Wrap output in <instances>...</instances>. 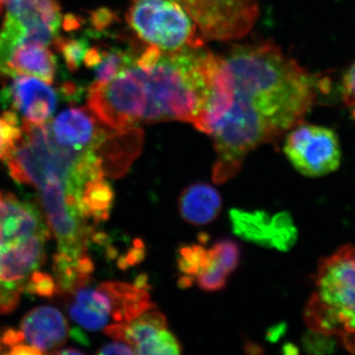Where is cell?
<instances>
[{"instance_id":"1","label":"cell","mask_w":355,"mask_h":355,"mask_svg":"<svg viewBox=\"0 0 355 355\" xmlns=\"http://www.w3.org/2000/svg\"><path fill=\"white\" fill-rule=\"evenodd\" d=\"M221 60L232 99L209 135L217 155L212 175L217 184L234 177L257 147L304 121L324 87V79L272 42L236 46Z\"/></svg>"},{"instance_id":"2","label":"cell","mask_w":355,"mask_h":355,"mask_svg":"<svg viewBox=\"0 0 355 355\" xmlns=\"http://www.w3.org/2000/svg\"><path fill=\"white\" fill-rule=\"evenodd\" d=\"M214 57L205 46L164 53L147 44L111 80L89 87L88 108L114 130L168 121L193 125L209 93Z\"/></svg>"},{"instance_id":"3","label":"cell","mask_w":355,"mask_h":355,"mask_svg":"<svg viewBox=\"0 0 355 355\" xmlns=\"http://www.w3.org/2000/svg\"><path fill=\"white\" fill-rule=\"evenodd\" d=\"M316 291L305 308L310 330L336 338L338 331L355 318V245L340 248L320 263Z\"/></svg>"},{"instance_id":"4","label":"cell","mask_w":355,"mask_h":355,"mask_svg":"<svg viewBox=\"0 0 355 355\" xmlns=\"http://www.w3.org/2000/svg\"><path fill=\"white\" fill-rule=\"evenodd\" d=\"M146 284L108 282L97 287H78L70 292V317L88 331L128 323L154 307Z\"/></svg>"},{"instance_id":"5","label":"cell","mask_w":355,"mask_h":355,"mask_svg":"<svg viewBox=\"0 0 355 355\" xmlns=\"http://www.w3.org/2000/svg\"><path fill=\"white\" fill-rule=\"evenodd\" d=\"M127 21L141 41L164 53L205 46L195 22L177 0H135Z\"/></svg>"},{"instance_id":"6","label":"cell","mask_w":355,"mask_h":355,"mask_svg":"<svg viewBox=\"0 0 355 355\" xmlns=\"http://www.w3.org/2000/svg\"><path fill=\"white\" fill-rule=\"evenodd\" d=\"M203 40L231 41L251 31L260 14L258 0H177Z\"/></svg>"},{"instance_id":"7","label":"cell","mask_w":355,"mask_h":355,"mask_svg":"<svg viewBox=\"0 0 355 355\" xmlns=\"http://www.w3.org/2000/svg\"><path fill=\"white\" fill-rule=\"evenodd\" d=\"M284 154L300 174L309 178L336 171L342 161V148L335 130L304 121L287 133Z\"/></svg>"},{"instance_id":"8","label":"cell","mask_w":355,"mask_h":355,"mask_svg":"<svg viewBox=\"0 0 355 355\" xmlns=\"http://www.w3.org/2000/svg\"><path fill=\"white\" fill-rule=\"evenodd\" d=\"M114 340L132 345L135 354H180L182 345L168 329L165 315L155 308L125 324H116L103 330Z\"/></svg>"},{"instance_id":"9","label":"cell","mask_w":355,"mask_h":355,"mask_svg":"<svg viewBox=\"0 0 355 355\" xmlns=\"http://www.w3.org/2000/svg\"><path fill=\"white\" fill-rule=\"evenodd\" d=\"M229 216L234 234L258 246L287 252L297 241V228L287 212L270 216L263 210L235 209Z\"/></svg>"},{"instance_id":"10","label":"cell","mask_w":355,"mask_h":355,"mask_svg":"<svg viewBox=\"0 0 355 355\" xmlns=\"http://www.w3.org/2000/svg\"><path fill=\"white\" fill-rule=\"evenodd\" d=\"M49 237L44 217L33 203L0 191V253Z\"/></svg>"},{"instance_id":"11","label":"cell","mask_w":355,"mask_h":355,"mask_svg":"<svg viewBox=\"0 0 355 355\" xmlns=\"http://www.w3.org/2000/svg\"><path fill=\"white\" fill-rule=\"evenodd\" d=\"M0 6L6 8L3 24L24 41L49 44L57 39L62 23L57 0H0Z\"/></svg>"},{"instance_id":"12","label":"cell","mask_w":355,"mask_h":355,"mask_svg":"<svg viewBox=\"0 0 355 355\" xmlns=\"http://www.w3.org/2000/svg\"><path fill=\"white\" fill-rule=\"evenodd\" d=\"M39 78L16 76L4 97L14 113L22 116L23 123L42 125L49 123L57 108L58 94L55 89Z\"/></svg>"},{"instance_id":"13","label":"cell","mask_w":355,"mask_h":355,"mask_svg":"<svg viewBox=\"0 0 355 355\" xmlns=\"http://www.w3.org/2000/svg\"><path fill=\"white\" fill-rule=\"evenodd\" d=\"M21 343L40 354L62 347L70 335L69 324L62 313L51 306L30 311L21 323Z\"/></svg>"},{"instance_id":"14","label":"cell","mask_w":355,"mask_h":355,"mask_svg":"<svg viewBox=\"0 0 355 355\" xmlns=\"http://www.w3.org/2000/svg\"><path fill=\"white\" fill-rule=\"evenodd\" d=\"M57 72V62L46 44L36 41L21 43L9 53L2 74L9 76H34L53 83Z\"/></svg>"},{"instance_id":"15","label":"cell","mask_w":355,"mask_h":355,"mask_svg":"<svg viewBox=\"0 0 355 355\" xmlns=\"http://www.w3.org/2000/svg\"><path fill=\"white\" fill-rule=\"evenodd\" d=\"M241 250L230 239L219 240L209 248V260L196 282L207 292L220 291L227 284L229 277L240 263Z\"/></svg>"},{"instance_id":"16","label":"cell","mask_w":355,"mask_h":355,"mask_svg":"<svg viewBox=\"0 0 355 355\" xmlns=\"http://www.w3.org/2000/svg\"><path fill=\"white\" fill-rule=\"evenodd\" d=\"M221 209L220 193L209 184H191L180 196V214L184 221L193 225H207L216 220Z\"/></svg>"},{"instance_id":"17","label":"cell","mask_w":355,"mask_h":355,"mask_svg":"<svg viewBox=\"0 0 355 355\" xmlns=\"http://www.w3.org/2000/svg\"><path fill=\"white\" fill-rule=\"evenodd\" d=\"M209 248L205 245L191 244L181 247L178 252V268L181 273L179 284L190 286L196 282L207 261Z\"/></svg>"},{"instance_id":"18","label":"cell","mask_w":355,"mask_h":355,"mask_svg":"<svg viewBox=\"0 0 355 355\" xmlns=\"http://www.w3.org/2000/svg\"><path fill=\"white\" fill-rule=\"evenodd\" d=\"M22 137V128L18 125V116L14 112H6L0 116V159L6 158Z\"/></svg>"},{"instance_id":"19","label":"cell","mask_w":355,"mask_h":355,"mask_svg":"<svg viewBox=\"0 0 355 355\" xmlns=\"http://www.w3.org/2000/svg\"><path fill=\"white\" fill-rule=\"evenodd\" d=\"M55 46L62 53L65 64L72 71H76L81 64L89 46L87 40L84 39H55Z\"/></svg>"},{"instance_id":"20","label":"cell","mask_w":355,"mask_h":355,"mask_svg":"<svg viewBox=\"0 0 355 355\" xmlns=\"http://www.w3.org/2000/svg\"><path fill=\"white\" fill-rule=\"evenodd\" d=\"M335 336L324 335L319 331L310 330L303 336V347L308 354H324L334 352L336 347Z\"/></svg>"},{"instance_id":"21","label":"cell","mask_w":355,"mask_h":355,"mask_svg":"<svg viewBox=\"0 0 355 355\" xmlns=\"http://www.w3.org/2000/svg\"><path fill=\"white\" fill-rule=\"evenodd\" d=\"M25 289L28 293L51 297L57 291V284L55 279L46 273L34 272L27 280Z\"/></svg>"},{"instance_id":"22","label":"cell","mask_w":355,"mask_h":355,"mask_svg":"<svg viewBox=\"0 0 355 355\" xmlns=\"http://www.w3.org/2000/svg\"><path fill=\"white\" fill-rule=\"evenodd\" d=\"M340 92L343 104L355 121V60L343 73Z\"/></svg>"},{"instance_id":"23","label":"cell","mask_w":355,"mask_h":355,"mask_svg":"<svg viewBox=\"0 0 355 355\" xmlns=\"http://www.w3.org/2000/svg\"><path fill=\"white\" fill-rule=\"evenodd\" d=\"M20 291L0 286V313L8 314L12 312L20 300Z\"/></svg>"},{"instance_id":"24","label":"cell","mask_w":355,"mask_h":355,"mask_svg":"<svg viewBox=\"0 0 355 355\" xmlns=\"http://www.w3.org/2000/svg\"><path fill=\"white\" fill-rule=\"evenodd\" d=\"M336 340H338L345 349L355 354V318L343 324L336 336Z\"/></svg>"},{"instance_id":"25","label":"cell","mask_w":355,"mask_h":355,"mask_svg":"<svg viewBox=\"0 0 355 355\" xmlns=\"http://www.w3.org/2000/svg\"><path fill=\"white\" fill-rule=\"evenodd\" d=\"M99 354H135L132 345L125 342L118 340L116 343H108L100 349Z\"/></svg>"},{"instance_id":"26","label":"cell","mask_w":355,"mask_h":355,"mask_svg":"<svg viewBox=\"0 0 355 355\" xmlns=\"http://www.w3.org/2000/svg\"><path fill=\"white\" fill-rule=\"evenodd\" d=\"M282 333H284V327H275V328L273 329L272 331L268 333V338H270L272 340H277L280 334Z\"/></svg>"},{"instance_id":"27","label":"cell","mask_w":355,"mask_h":355,"mask_svg":"<svg viewBox=\"0 0 355 355\" xmlns=\"http://www.w3.org/2000/svg\"><path fill=\"white\" fill-rule=\"evenodd\" d=\"M53 354H83V352H80V350L77 349H64V350H60V352H55Z\"/></svg>"},{"instance_id":"28","label":"cell","mask_w":355,"mask_h":355,"mask_svg":"<svg viewBox=\"0 0 355 355\" xmlns=\"http://www.w3.org/2000/svg\"><path fill=\"white\" fill-rule=\"evenodd\" d=\"M0 350H1V342H0Z\"/></svg>"}]
</instances>
